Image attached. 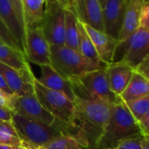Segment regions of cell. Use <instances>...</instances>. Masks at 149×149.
Masks as SVG:
<instances>
[{"label":"cell","instance_id":"6da1fadb","mask_svg":"<svg viewBox=\"0 0 149 149\" xmlns=\"http://www.w3.org/2000/svg\"><path fill=\"white\" fill-rule=\"evenodd\" d=\"M74 128L70 135L77 139L83 148H97L114 104L78 97H74Z\"/></svg>","mask_w":149,"mask_h":149},{"label":"cell","instance_id":"7a4b0ae2","mask_svg":"<svg viewBox=\"0 0 149 149\" xmlns=\"http://www.w3.org/2000/svg\"><path fill=\"white\" fill-rule=\"evenodd\" d=\"M51 66L64 78L71 80L88 72L105 67L101 61L84 57L81 53L66 46H50Z\"/></svg>","mask_w":149,"mask_h":149},{"label":"cell","instance_id":"3957f363","mask_svg":"<svg viewBox=\"0 0 149 149\" xmlns=\"http://www.w3.org/2000/svg\"><path fill=\"white\" fill-rule=\"evenodd\" d=\"M105 67L69 80L76 97L104 101L111 104H115L120 100V97L115 95L110 88Z\"/></svg>","mask_w":149,"mask_h":149},{"label":"cell","instance_id":"277c9868","mask_svg":"<svg viewBox=\"0 0 149 149\" xmlns=\"http://www.w3.org/2000/svg\"><path fill=\"white\" fill-rule=\"evenodd\" d=\"M138 133H141L140 128L120 98L112 107L110 120L97 148L112 149L122 139Z\"/></svg>","mask_w":149,"mask_h":149},{"label":"cell","instance_id":"5b68a950","mask_svg":"<svg viewBox=\"0 0 149 149\" xmlns=\"http://www.w3.org/2000/svg\"><path fill=\"white\" fill-rule=\"evenodd\" d=\"M12 122L26 148L39 149L52 139L66 133L58 125H49L43 122L13 113Z\"/></svg>","mask_w":149,"mask_h":149},{"label":"cell","instance_id":"8992f818","mask_svg":"<svg viewBox=\"0 0 149 149\" xmlns=\"http://www.w3.org/2000/svg\"><path fill=\"white\" fill-rule=\"evenodd\" d=\"M35 94L43 107L56 119L67 134H70L74 128V104L64 94L49 90L34 81Z\"/></svg>","mask_w":149,"mask_h":149},{"label":"cell","instance_id":"52a82bcc","mask_svg":"<svg viewBox=\"0 0 149 149\" xmlns=\"http://www.w3.org/2000/svg\"><path fill=\"white\" fill-rule=\"evenodd\" d=\"M69 6L60 0H47L41 25L50 46L65 45V10Z\"/></svg>","mask_w":149,"mask_h":149},{"label":"cell","instance_id":"ba28073f","mask_svg":"<svg viewBox=\"0 0 149 149\" xmlns=\"http://www.w3.org/2000/svg\"><path fill=\"white\" fill-rule=\"evenodd\" d=\"M149 54V30L139 27L126 40L118 43L114 60L123 62L132 68ZM115 62V61H114Z\"/></svg>","mask_w":149,"mask_h":149},{"label":"cell","instance_id":"9c48e42d","mask_svg":"<svg viewBox=\"0 0 149 149\" xmlns=\"http://www.w3.org/2000/svg\"><path fill=\"white\" fill-rule=\"evenodd\" d=\"M11 111L49 125H60L56 119L43 107L35 93L25 96L13 95L11 99Z\"/></svg>","mask_w":149,"mask_h":149},{"label":"cell","instance_id":"30bf717a","mask_svg":"<svg viewBox=\"0 0 149 149\" xmlns=\"http://www.w3.org/2000/svg\"><path fill=\"white\" fill-rule=\"evenodd\" d=\"M25 54L27 61L40 67L51 64L50 45L44 35L41 26L26 29Z\"/></svg>","mask_w":149,"mask_h":149},{"label":"cell","instance_id":"8fae6325","mask_svg":"<svg viewBox=\"0 0 149 149\" xmlns=\"http://www.w3.org/2000/svg\"><path fill=\"white\" fill-rule=\"evenodd\" d=\"M0 74L14 95L25 96L35 93L34 81L36 77L31 68L24 70L16 69L0 62Z\"/></svg>","mask_w":149,"mask_h":149},{"label":"cell","instance_id":"7c38bea8","mask_svg":"<svg viewBox=\"0 0 149 149\" xmlns=\"http://www.w3.org/2000/svg\"><path fill=\"white\" fill-rule=\"evenodd\" d=\"M83 26L95 47L100 61L105 66L111 64L114 61L116 50L118 46V39L112 37L105 32L96 30L88 25L83 24Z\"/></svg>","mask_w":149,"mask_h":149},{"label":"cell","instance_id":"4fadbf2b","mask_svg":"<svg viewBox=\"0 0 149 149\" xmlns=\"http://www.w3.org/2000/svg\"><path fill=\"white\" fill-rule=\"evenodd\" d=\"M73 6L80 22L104 32L103 8L99 0H74Z\"/></svg>","mask_w":149,"mask_h":149},{"label":"cell","instance_id":"5bb4252c","mask_svg":"<svg viewBox=\"0 0 149 149\" xmlns=\"http://www.w3.org/2000/svg\"><path fill=\"white\" fill-rule=\"evenodd\" d=\"M126 0H107L103 7L104 32L118 39L125 14Z\"/></svg>","mask_w":149,"mask_h":149},{"label":"cell","instance_id":"9a60e30c","mask_svg":"<svg viewBox=\"0 0 149 149\" xmlns=\"http://www.w3.org/2000/svg\"><path fill=\"white\" fill-rule=\"evenodd\" d=\"M40 70V77L36 78L40 84L49 90L61 92L74 101L76 95L74 93L72 84L69 80L61 76L51 65L41 66Z\"/></svg>","mask_w":149,"mask_h":149},{"label":"cell","instance_id":"2e32d148","mask_svg":"<svg viewBox=\"0 0 149 149\" xmlns=\"http://www.w3.org/2000/svg\"><path fill=\"white\" fill-rule=\"evenodd\" d=\"M0 19H2L22 52L26 53V31L20 24L9 0H0ZM26 56V54H25Z\"/></svg>","mask_w":149,"mask_h":149},{"label":"cell","instance_id":"e0dca14e","mask_svg":"<svg viewBox=\"0 0 149 149\" xmlns=\"http://www.w3.org/2000/svg\"><path fill=\"white\" fill-rule=\"evenodd\" d=\"M105 68L110 88L115 95L119 97L129 84L134 68L120 61L106 65Z\"/></svg>","mask_w":149,"mask_h":149},{"label":"cell","instance_id":"ac0fdd59","mask_svg":"<svg viewBox=\"0 0 149 149\" xmlns=\"http://www.w3.org/2000/svg\"><path fill=\"white\" fill-rule=\"evenodd\" d=\"M144 0H126L122 26L118 37V43L126 40L139 26V15Z\"/></svg>","mask_w":149,"mask_h":149},{"label":"cell","instance_id":"d6986e66","mask_svg":"<svg viewBox=\"0 0 149 149\" xmlns=\"http://www.w3.org/2000/svg\"><path fill=\"white\" fill-rule=\"evenodd\" d=\"M146 96H149V81L141 73L134 69L129 84L119 97L122 101L127 102Z\"/></svg>","mask_w":149,"mask_h":149},{"label":"cell","instance_id":"ffe728a7","mask_svg":"<svg viewBox=\"0 0 149 149\" xmlns=\"http://www.w3.org/2000/svg\"><path fill=\"white\" fill-rule=\"evenodd\" d=\"M64 46L79 52L78 19L77 17L73 5L68 6L65 10V45Z\"/></svg>","mask_w":149,"mask_h":149},{"label":"cell","instance_id":"44dd1931","mask_svg":"<svg viewBox=\"0 0 149 149\" xmlns=\"http://www.w3.org/2000/svg\"><path fill=\"white\" fill-rule=\"evenodd\" d=\"M47 1V0H26L24 5V15L26 29L41 26Z\"/></svg>","mask_w":149,"mask_h":149},{"label":"cell","instance_id":"7402d4cb","mask_svg":"<svg viewBox=\"0 0 149 149\" xmlns=\"http://www.w3.org/2000/svg\"><path fill=\"white\" fill-rule=\"evenodd\" d=\"M0 62L16 69H27L30 68L25 54L5 43H0Z\"/></svg>","mask_w":149,"mask_h":149},{"label":"cell","instance_id":"603a6c76","mask_svg":"<svg viewBox=\"0 0 149 149\" xmlns=\"http://www.w3.org/2000/svg\"><path fill=\"white\" fill-rule=\"evenodd\" d=\"M0 144L13 146H22V140L12 120H0Z\"/></svg>","mask_w":149,"mask_h":149},{"label":"cell","instance_id":"cb8c5ba5","mask_svg":"<svg viewBox=\"0 0 149 149\" xmlns=\"http://www.w3.org/2000/svg\"><path fill=\"white\" fill-rule=\"evenodd\" d=\"M78 31H79V52L86 58L95 61H100L95 47L84 29L83 24L78 20Z\"/></svg>","mask_w":149,"mask_h":149},{"label":"cell","instance_id":"d4e9b609","mask_svg":"<svg viewBox=\"0 0 149 149\" xmlns=\"http://www.w3.org/2000/svg\"><path fill=\"white\" fill-rule=\"evenodd\" d=\"M40 149H83V147L72 135L63 133L49 141Z\"/></svg>","mask_w":149,"mask_h":149},{"label":"cell","instance_id":"484cf974","mask_svg":"<svg viewBox=\"0 0 149 149\" xmlns=\"http://www.w3.org/2000/svg\"><path fill=\"white\" fill-rule=\"evenodd\" d=\"M124 103L137 123L149 110V96Z\"/></svg>","mask_w":149,"mask_h":149},{"label":"cell","instance_id":"4316f807","mask_svg":"<svg viewBox=\"0 0 149 149\" xmlns=\"http://www.w3.org/2000/svg\"><path fill=\"white\" fill-rule=\"evenodd\" d=\"M142 138V133L132 135L119 141L112 149H141Z\"/></svg>","mask_w":149,"mask_h":149},{"label":"cell","instance_id":"83f0119b","mask_svg":"<svg viewBox=\"0 0 149 149\" xmlns=\"http://www.w3.org/2000/svg\"><path fill=\"white\" fill-rule=\"evenodd\" d=\"M0 39L2 40V41L5 44H6V45L10 46V47H12L13 48H16V49L22 52L20 47L19 46V44L17 43L15 39L13 37V35L11 34V33L9 32V30L7 29V27L6 26V25L4 24V22L2 21L1 19H0Z\"/></svg>","mask_w":149,"mask_h":149},{"label":"cell","instance_id":"f1b7e54d","mask_svg":"<svg viewBox=\"0 0 149 149\" xmlns=\"http://www.w3.org/2000/svg\"><path fill=\"white\" fill-rule=\"evenodd\" d=\"M149 30V1L144 2L140 15H139V26Z\"/></svg>","mask_w":149,"mask_h":149},{"label":"cell","instance_id":"f546056e","mask_svg":"<svg viewBox=\"0 0 149 149\" xmlns=\"http://www.w3.org/2000/svg\"><path fill=\"white\" fill-rule=\"evenodd\" d=\"M11 2L15 13L20 22V24L22 25V26L24 27L25 31L26 32V23H25V15H24V8L23 6L20 2V0H9Z\"/></svg>","mask_w":149,"mask_h":149},{"label":"cell","instance_id":"4dcf8cb0","mask_svg":"<svg viewBox=\"0 0 149 149\" xmlns=\"http://www.w3.org/2000/svg\"><path fill=\"white\" fill-rule=\"evenodd\" d=\"M13 96H9L0 90V107L5 108L11 111V99Z\"/></svg>","mask_w":149,"mask_h":149},{"label":"cell","instance_id":"1f68e13d","mask_svg":"<svg viewBox=\"0 0 149 149\" xmlns=\"http://www.w3.org/2000/svg\"><path fill=\"white\" fill-rule=\"evenodd\" d=\"M135 69L140 73L149 71V54L140 61V63L135 68Z\"/></svg>","mask_w":149,"mask_h":149},{"label":"cell","instance_id":"d6a6232c","mask_svg":"<svg viewBox=\"0 0 149 149\" xmlns=\"http://www.w3.org/2000/svg\"><path fill=\"white\" fill-rule=\"evenodd\" d=\"M0 90L3 91L5 93H6V94L9 95V96L14 95V94L12 92V91L10 90V88L8 87L6 82L5 81V79H4V77H3V76H2L1 74H0Z\"/></svg>","mask_w":149,"mask_h":149},{"label":"cell","instance_id":"836d02e7","mask_svg":"<svg viewBox=\"0 0 149 149\" xmlns=\"http://www.w3.org/2000/svg\"><path fill=\"white\" fill-rule=\"evenodd\" d=\"M13 118V112L0 107V120H12Z\"/></svg>","mask_w":149,"mask_h":149},{"label":"cell","instance_id":"e575fe53","mask_svg":"<svg viewBox=\"0 0 149 149\" xmlns=\"http://www.w3.org/2000/svg\"><path fill=\"white\" fill-rule=\"evenodd\" d=\"M141 149H149V135H143L141 140Z\"/></svg>","mask_w":149,"mask_h":149},{"label":"cell","instance_id":"d590c367","mask_svg":"<svg viewBox=\"0 0 149 149\" xmlns=\"http://www.w3.org/2000/svg\"><path fill=\"white\" fill-rule=\"evenodd\" d=\"M18 146H6V145H1L0 144V149H17Z\"/></svg>","mask_w":149,"mask_h":149},{"label":"cell","instance_id":"8d00e7d4","mask_svg":"<svg viewBox=\"0 0 149 149\" xmlns=\"http://www.w3.org/2000/svg\"><path fill=\"white\" fill-rule=\"evenodd\" d=\"M60 1L67 4V5H73V2H74V0H60Z\"/></svg>","mask_w":149,"mask_h":149},{"label":"cell","instance_id":"74e56055","mask_svg":"<svg viewBox=\"0 0 149 149\" xmlns=\"http://www.w3.org/2000/svg\"><path fill=\"white\" fill-rule=\"evenodd\" d=\"M140 73V72H139ZM142 74H143V76L149 81V71H146V72H143V73H141Z\"/></svg>","mask_w":149,"mask_h":149},{"label":"cell","instance_id":"f35d334b","mask_svg":"<svg viewBox=\"0 0 149 149\" xmlns=\"http://www.w3.org/2000/svg\"><path fill=\"white\" fill-rule=\"evenodd\" d=\"M106 1H107V0H99V2H100V4H101V6H102V8L104 6V5H105Z\"/></svg>","mask_w":149,"mask_h":149},{"label":"cell","instance_id":"ab89813d","mask_svg":"<svg viewBox=\"0 0 149 149\" xmlns=\"http://www.w3.org/2000/svg\"><path fill=\"white\" fill-rule=\"evenodd\" d=\"M17 149H26V147L24 146H18Z\"/></svg>","mask_w":149,"mask_h":149},{"label":"cell","instance_id":"60d3db41","mask_svg":"<svg viewBox=\"0 0 149 149\" xmlns=\"http://www.w3.org/2000/svg\"><path fill=\"white\" fill-rule=\"evenodd\" d=\"M20 2H21V4H22V6H23V8H24V5H25L26 0H20Z\"/></svg>","mask_w":149,"mask_h":149},{"label":"cell","instance_id":"b9f144b4","mask_svg":"<svg viewBox=\"0 0 149 149\" xmlns=\"http://www.w3.org/2000/svg\"><path fill=\"white\" fill-rule=\"evenodd\" d=\"M0 43H4V42L2 41V40H1V39H0Z\"/></svg>","mask_w":149,"mask_h":149},{"label":"cell","instance_id":"7bdbcfd3","mask_svg":"<svg viewBox=\"0 0 149 149\" xmlns=\"http://www.w3.org/2000/svg\"><path fill=\"white\" fill-rule=\"evenodd\" d=\"M146 1H149V0H144V2H146Z\"/></svg>","mask_w":149,"mask_h":149},{"label":"cell","instance_id":"ee69618b","mask_svg":"<svg viewBox=\"0 0 149 149\" xmlns=\"http://www.w3.org/2000/svg\"><path fill=\"white\" fill-rule=\"evenodd\" d=\"M26 149H33V148H26ZM39 149H40V148H39Z\"/></svg>","mask_w":149,"mask_h":149}]
</instances>
